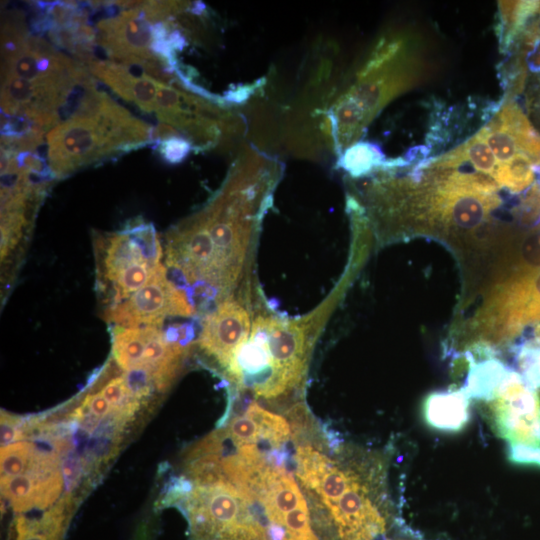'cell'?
Listing matches in <instances>:
<instances>
[{"label": "cell", "instance_id": "1", "mask_svg": "<svg viewBox=\"0 0 540 540\" xmlns=\"http://www.w3.org/2000/svg\"><path fill=\"white\" fill-rule=\"evenodd\" d=\"M151 130L107 97L95 117L72 116L47 133L50 168L55 177L66 176L101 157L150 143Z\"/></svg>", "mask_w": 540, "mask_h": 540}, {"label": "cell", "instance_id": "2", "mask_svg": "<svg viewBox=\"0 0 540 540\" xmlns=\"http://www.w3.org/2000/svg\"><path fill=\"white\" fill-rule=\"evenodd\" d=\"M480 402L483 416L507 444L510 461L540 467V396L514 369L506 366Z\"/></svg>", "mask_w": 540, "mask_h": 540}, {"label": "cell", "instance_id": "3", "mask_svg": "<svg viewBox=\"0 0 540 540\" xmlns=\"http://www.w3.org/2000/svg\"><path fill=\"white\" fill-rule=\"evenodd\" d=\"M193 313L187 294L166 277V269L160 264L145 286L129 298L111 305L104 317L119 327H158L167 316H191Z\"/></svg>", "mask_w": 540, "mask_h": 540}, {"label": "cell", "instance_id": "4", "mask_svg": "<svg viewBox=\"0 0 540 540\" xmlns=\"http://www.w3.org/2000/svg\"><path fill=\"white\" fill-rule=\"evenodd\" d=\"M271 357L272 377L260 396L276 398L298 386L307 367L309 341L301 325L274 317H258Z\"/></svg>", "mask_w": 540, "mask_h": 540}, {"label": "cell", "instance_id": "5", "mask_svg": "<svg viewBox=\"0 0 540 540\" xmlns=\"http://www.w3.org/2000/svg\"><path fill=\"white\" fill-rule=\"evenodd\" d=\"M100 283L111 286L125 272L140 265L160 264L162 249L152 224L140 222L99 239Z\"/></svg>", "mask_w": 540, "mask_h": 540}, {"label": "cell", "instance_id": "6", "mask_svg": "<svg viewBox=\"0 0 540 540\" xmlns=\"http://www.w3.org/2000/svg\"><path fill=\"white\" fill-rule=\"evenodd\" d=\"M214 204L201 216L215 246L217 268L223 292L236 282L242 269L248 242V227L239 205Z\"/></svg>", "mask_w": 540, "mask_h": 540}, {"label": "cell", "instance_id": "7", "mask_svg": "<svg viewBox=\"0 0 540 540\" xmlns=\"http://www.w3.org/2000/svg\"><path fill=\"white\" fill-rule=\"evenodd\" d=\"M141 5L97 23V44L111 59L124 66L140 65L143 60L155 55L150 50L152 25Z\"/></svg>", "mask_w": 540, "mask_h": 540}, {"label": "cell", "instance_id": "8", "mask_svg": "<svg viewBox=\"0 0 540 540\" xmlns=\"http://www.w3.org/2000/svg\"><path fill=\"white\" fill-rule=\"evenodd\" d=\"M247 310L234 300L222 301L203 322L200 347L228 368L237 350L250 337Z\"/></svg>", "mask_w": 540, "mask_h": 540}, {"label": "cell", "instance_id": "9", "mask_svg": "<svg viewBox=\"0 0 540 540\" xmlns=\"http://www.w3.org/2000/svg\"><path fill=\"white\" fill-rule=\"evenodd\" d=\"M470 401L462 388L432 392L423 401V419L435 430L460 431L470 420Z\"/></svg>", "mask_w": 540, "mask_h": 540}, {"label": "cell", "instance_id": "10", "mask_svg": "<svg viewBox=\"0 0 540 540\" xmlns=\"http://www.w3.org/2000/svg\"><path fill=\"white\" fill-rule=\"evenodd\" d=\"M70 503V499L64 497L39 519L19 515L13 522L10 540H61Z\"/></svg>", "mask_w": 540, "mask_h": 540}, {"label": "cell", "instance_id": "11", "mask_svg": "<svg viewBox=\"0 0 540 540\" xmlns=\"http://www.w3.org/2000/svg\"><path fill=\"white\" fill-rule=\"evenodd\" d=\"M487 126L509 132L516 140L520 153L528 156L535 166L540 165V135L515 103H506Z\"/></svg>", "mask_w": 540, "mask_h": 540}, {"label": "cell", "instance_id": "12", "mask_svg": "<svg viewBox=\"0 0 540 540\" xmlns=\"http://www.w3.org/2000/svg\"><path fill=\"white\" fill-rule=\"evenodd\" d=\"M150 326L116 327L113 333V354L117 364L126 371L139 368L142 362Z\"/></svg>", "mask_w": 540, "mask_h": 540}, {"label": "cell", "instance_id": "13", "mask_svg": "<svg viewBox=\"0 0 540 540\" xmlns=\"http://www.w3.org/2000/svg\"><path fill=\"white\" fill-rule=\"evenodd\" d=\"M40 484L41 474L37 472L1 478L2 494L16 512L36 508Z\"/></svg>", "mask_w": 540, "mask_h": 540}, {"label": "cell", "instance_id": "14", "mask_svg": "<svg viewBox=\"0 0 540 540\" xmlns=\"http://www.w3.org/2000/svg\"><path fill=\"white\" fill-rule=\"evenodd\" d=\"M535 164L523 153H518L505 164L499 165L493 173L494 179L501 188L511 193H519L532 184Z\"/></svg>", "mask_w": 540, "mask_h": 540}, {"label": "cell", "instance_id": "15", "mask_svg": "<svg viewBox=\"0 0 540 540\" xmlns=\"http://www.w3.org/2000/svg\"><path fill=\"white\" fill-rule=\"evenodd\" d=\"M36 454L34 443L15 442L1 448V478L28 473Z\"/></svg>", "mask_w": 540, "mask_h": 540}, {"label": "cell", "instance_id": "16", "mask_svg": "<svg viewBox=\"0 0 540 540\" xmlns=\"http://www.w3.org/2000/svg\"><path fill=\"white\" fill-rule=\"evenodd\" d=\"M246 415L258 423L262 440H266L271 447L277 448L288 439L290 429L285 418L259 407L256 403L248 407Z\"/></svg>", "mask_w": 540, "mask_h": 540}, {"label": "cell", "instance_id": "17", "mask_svg": "<svg viewBox=\"0 0 540 540\" xmlns=\"http://www.w3.org/2000/svg\"><path fill=\"white\" fill-rule=\"evenodd\" d=\"M185 473L196 486L229 481L222 467V457L217 454H207L189 461Z\"/></svg>", "mask_w": 540, "mask_h": 540}, {"label": "cell", "instance_id": "18", "mask_svg": "<svg viewBox=\"0 0 540 540\" xmlns=\"http://www.w3.org/2000/svg\"><path fill=\"white\" fill-rule=\"evenodd\" d=\"M380 149L370 143H358L345 153L342 165L353 176L366 174L376 165L383 163Z\"/></svg>", "mask_w": 540, "mask_h": 540}, {"label": "cell", "instance_id": "19", "mask_svg": "<svg viewBox=\"0 0 540 540\" xmlns=\"http://www.w3.org/2000/svg\"><path fill=\"white\" fill-rule=\"evenodd\" d=\"M463 152L473 168L481 173L493 175L497 162L487 142L480 132L461 145Z\"/></svg>", "mask_w": 540, "mask_h": 540}, {"label": "cell", "instance_id": "20", "mask_svg": "<svg viewBox=\"0 0 540 540\" xmlns=\"http://www.w3.org/2000/svg\"><path fill=\"white\" fill-rule=\"evenodd\" d=\"M353 474L354 469L342 471L334 465L326 472L316 492L326 506L336 503L345 493L352 481Z\"/></svg>", "mask_w": 540, "mask_h": 540}, {"label": "cell", "instance_id": "21", "mask_svg": "<svg viewBox=\"0 0 540 540\" xmlns=\"http://www.w3.org/2000/svg\"><path fill=\"white\" fill-rule=\"evenodd\" d=\"M479 132L487 142L499 165L509 162L520 153L516 140L506 130L491 128L486 125Z\"/></svg>", "mask_w": 540, "mask_h": 540}, {"label": "cell", "instance_id": "22", "mask_svg": "<svg viewBox=\"0 0 540 540\" xmlns=\"http://www.w3.org/2000/svg\"><path fill=\"white\" fill-rule=\"evenodd\" d=\"M226 430L238 444H257L262 440L260 426L248 415L234 417Z\"/></svg>", "mask_w": 540, "mask_h": 540}, {"label": "cell", "instance_id": "23", "mask_svg": "<svg viewBox=\"0 0 540 540\" xmlns=\"http://www.w3.org/2000/svg\"><path fill=\"white\" fill-rule=\"evenodd\" d=\"M156 147L163 159L171 164L181 162L190 150V145L186 140L175 136L161 140Z\"/></svg>", "mask_w": 540, "mask_h": 540}, {"label": "cell", "instance_id": "24", "mask_svg": "<svg viewBox=\"0 0 540 540\" xmlns=\"http://www.w3.org/2000/svg\"><path fill=\"white\" fill-rule=\"evenodd\" d=\"M283 526L286 527L288 537L301 536L312 533L309 524L308 508H298L284 515Z\"/></svg>", "mask_w": 540, "mask_h": 540}, {"label": "cell", "instance_id": "25", "mask_svg": "<svg viewBox=\"0 0 540 540\" xmlns=\"http://www.w3.org/2000/svg\"><path fill=\"white\" fill-rule=\"evenodd\" d=\"M26 436V425L19 417L7 413L1 415V448Z\"/></svg>", "mask_w": 540, "mask_h": 540}, {"label": "cell", "instance_id": "26", "mask_svg": "<svg viewBox=\"0 0 540 540\" xmlns=\"http://www.w3.org/2000/svg\"><path fill=\"white\" fill-rule=\"evenodd\" d=\"M83 463L77 453L69 451L61 463V472L68 490L76 487L82 475Z\"/></svg>", "mask_w": 540, "mask_h": 540}, {"label": "cell", "instance_id": "27", "mask_svg": "<svg viewBox=\"0 0 540 540\" xmlns=\"http://www.w3.org/2000/svg\"><path fill=\"white\" fill-rule=\"evenodd\" d=\"M93 415L98 418H104L109 415L113 408L104 398L101 392L88 394L82 403Z\"/></svg>", "mask_w": 540, "mask_h": 540}, {"label": "cell", "instance_id": "28", "mask_svg": "<svg viewBox=\"0 0 540 540\" xmlns=\"http://www.w3.org/2000/svg\"><path fill=\"white\" fill-rule=\"evenodd\" d=\"M528 65L533 71H540V42H538L528 57Z\"/></svg>", "mask_w": 540, "mask_h": 540}]
</instances>
